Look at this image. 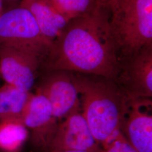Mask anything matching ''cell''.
<instances>
[{
    "instance_id": "obj_1",
    "label": "cell",
    "mask_w": 152,
    "mask_h": 152,
    "mask_svg": "<svg viewBox=\"0 0 152 152\" xmlns=\"http://www.w3.org/2000/svg\"><path fill=\"white\" fill-rule=\"evenodd\" d=\"M112 12L103 6L68 22L44 60V72L64 70L116 81L121 68L110 26Z\"/></svg>"
},
{
    "instance_id": "obj_2",
    "label": "cell",
    "mask_w": 152,
    "mask_h": 152,
    "mask_svg": "<svg viewBox=\"0 0 152 152\" xmlns=\"http://www.w3.org/2000/svg\"><path fill=\"white\" fill-rule=\"evenodd\" d=\"M73 80L79 93L82 114L104 149L122 133L129 100L113 80L75 72Z\"/></svg>"
},
{
    "instance_id": "obj_3",
    "label": "cell",
    "mask_w": 152,
    "mask_h": 152,
    "mask_svg": "<svg viewBox=\"0 0 152 152\" xmlns=\"http://www.w3.org/2000/svg\"><path fill=\"white\" fill-rule=\"evenodd\" d=\"M110 26L121 63L152 46V0H120Z\"/></svg>"
},
{
    "instance_id": "obj_4",
    "label": "cell",
    "mask_w": 152,
    "mask_h": 152,
    "mask_svg": "<svg viewBox=\"0 0 152 152\" xmlns=\"http://www.w3.org/2000/svg\"><path fill=\"white\" fill-rule=\"evenodd\" d=\"M0 45L26 50L37 55L43 62L51 46L32 14L20 6L4 12L0 16Z\"/></svg>"
},
{
    "instance_id": "obj_5",
    "label": "cell",
    "mask_w": 152,
    "mask_h": 152,
    "mask_svg": "<svg viewBox=\"0 0 152 152\" xmlns=\"http://www.w3.org/2000/svg\"><path fill=\"white\" fill-rule=\"evenodd\" d=\"M36 92L48 99L59 122L70 114L80 112V95L73 82L72 72L64 70L44 72Z\"/></svg>"
},
{
    "instance_id": "obj_6",
    "label": "cell",
    "mask_w": 152,
    "mask_h": 152,
    "mask_svg": "<svg viewBox=\"0 0 152 152\" xmlns=\"http://www.w3.org/2000/svg\"><path fill=\"white\" fill-rule=\"evenodd\" d=\"M42 63V59L26 50L0 45L1 77L21 91L31 92Z\"/></svg>"
},
{
    "instance_id": "obj_7",
    "label": "cell",
    "mask_w": 152,
    "mask_h": 152,
    "mask_svg": "<svg viewBox=\"0 0 152 152\" xmlns=\"http://www.w3.org/2000/svg\"><path fill=\"white\" fill-rule=\"evenodd\" d=\"M116 83L129 100L152 97V46L121 61Z\"/></svg>"
},
{
    "instance_id": "obj_8",
    "label": "cell",
    "mask_w": 152,
    "mask_h": 152,
    "mask_svg": "<svg viewBox=\"0 0 152 152\" xmlns=\"http://www.w3.org/2000/svg\"><path fill=\"white\" fill-rule=\"evenodd\" d=\"M22 120L33 146L40 152H49L59 122L48 99L37 92L32 94Z\"/></svg>"
},
{
    "instance_id": "obj_9",
    "label": "cell",
    "mask_w": 152,
    "mask_h": 152,
    "mask_svg": "<svg viewBox=\"0 0 152 152\" xmlns=\"http://www.w3.org/2000/svg\"><path fill=\"white\" fill-rule=\"evenodd\" d=\"M50 150L102 152L103 149L94 139L83 115L77 112L59 123Z\"/></svg>"
},
{
    "instance_id": "obj_10",
    "label": "cell",
    "mask_w": 152,
    "mask_h": 152,
    "mask_svg": "<svg viewBox=\"0 0 152 152\" xmlns=\"http://www.w3.org/2000/svg\"><path fill=\"white\" fill-rule=\"evenodd\" d=\"M150 99L129 100L121 127L127 142L137 152H152V116L143 109Z\"/></svg>"
},
{
    "instance_id": "obj_11",
    "label": "cell",
    "mask_w": 152,
    "mask_h": 152,
    "mask_svg": "<svg viewBox=\"0 0 152 152\" xmlns=\"http://www.w3.org/2000/svg\"><path fill=\"white\" fill-rule=\"evenodd\" d=\"M19 6L32 14L44 37L51 46L69 22L50 0H22Z\"/></svg>"
},
{
    "instance_id": "obj_12",
    "label": "cell",
    "mask_w": 152,
    "mask_h": 152,
    "mask_svg": "<svg viewBox=\"0 0 152 152\" xmlns=\"http://www.w3.org/2000/svg\"><path fill=\"white\" fill-rule=\"evenodd\" d=\"M31 92L23 91L5 83L0 87V122L10 119H22L31 96Z\"/></svg>"
},
{
    "instance_id": "obj_13",
    "label": "cell",
    "mask_w": 152,
    "mask_h": 152,
    "mask_svg": "<svg viewBox=\"0 0 152 152\" xmlns=\"http://www.w3.org/2000/svg\"><path fill=\"white\" fill-rule=\"evenodd\" d=\"M27 129L22 119L0 122V147L11 150L18 147L28 136Z\"/></svg>"
},
{
    "instance_id": "obj_14",
    "label": "cell",
    "mask_w": 152,
    "mask_h": 152,
    "mask_svg": "<svg viewBox=\"0 0 152 152\" xmlns=\"http://www.w3.org/2000/svg\"><path fill=\"white\" fill-rule=\"evenodd\" d=\"M50 1L69 20L91 14L102 6H105L104 5L102 0Z\"/></svg>"
},
{
    "instance_id": "obj_15",
    "label": "cell",
    "mask_w": 152,
    "mask_h": 152,
    "mask_svg": "<svg viewBox=\"0 0 152 152\" xmlns=\"http://www.w3.org/2000/svg\"><path fill=\"white\" fill-rule=\"evenodd\" d=\"M102 152H137L127 142L121 133L109 146Z\"/></svg>"
},
{
    "instance_id": "obj_16",
    "label": "cell",
    "mask_w": 152,
    "mask_h": 152,
    "mask_svg": "<svg viewBox=\"0 0 152 152\" xmlns=\"http://www.w3.org/2000/svg\"><path fill=\"white\" fill-rule=\"evenodd\" d=\"M120 1V0H102L104 5L109 7L111 10V12L113 11V10Z\"/></svg>"
},
{
    "instance_id": "obj_17",
    "label": "cell",
    "mask_w": 152,
    "mask_h": 152,
    "mask_svg": "<svg viewBox=\"0 0 152 152\" xmlns=\"http://www.w3.org/2000/svg\"><path fill=\"white\" fill-rule=\"evenodd\" d=\"M48 152H90L82 151H73V150H50Z\"/></svg>"
},
{
    "instance_id": "obj_18",
    "label": "cell",
    "mask_w": 152,
    "mask_h": 152,
    "mask_svg": "<svg viewBox=\"0 0 152 152\" xmlns=\"http://www.w3.org/2000/svg\"><path fill=\"white\" fill-rule=\"evenodd\" d=\"M4 9H3V3L2 1L0 0V16L2 15V14L4 12Z\"/></svg>"
},
{
    "instance_id": "obj_19",
    "label": "cell",
    "mask_w": 152,
    "mask_h": 152,
    "mask_svg": "<svg viewBox=\"0 0 152 152\" xmlns=\"http://www.w3.org/2000/svg\"><path fill=\"white\" fill-rule=\"evenodd\" d=\"M1 75H0V79H1Z\"/></svg>"
},
{
    "instance_id": "obj_20",
    "label": "cell",
    "mask_w": 152,
    "mask_h": 152,
    "mask_svg": "<svg viewBox=\"0 0 152 152\" xmlns=\"http://www.w3.org/2000/svg\"><path fill=\"white\" fill-rule=\"evenodd\" d=\"M2 1H3V0H2Z\"/></svg>"
}]
</instances>
